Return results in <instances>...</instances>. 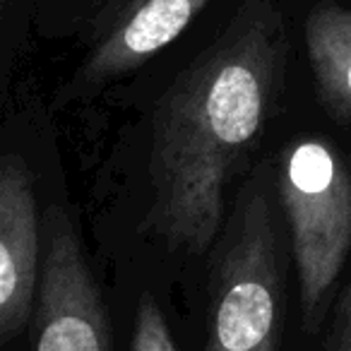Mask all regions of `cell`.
<instances>
[{
  "instance_id": "5b68a950",
  "label": "cell",
  "mask_w": 351,
  "mask_h": 351,
  "mask_svg": "<svg viewBox=\"0 0 351 351\" xmlns=\"http://www.w3.org/2000/svg\"><path fill=\"white\" fill-rule=\"evenodd\" d=\"M0 128V351H22L44 263V173L58 137L49 104L10 94Z\"/></svg>"
},
{
  "instance_id": "30bf717a",
  "label": "cell",
  "mask_w": 351,
  "mask_h": 351,
  "mask_svg": "<svg viewBox=\"0 0 351 351\" xmlns=\"http://www.w3.org/2000/svg\"><path fill=\"white\" fill-rule=\"evenodd\" d=\"M317 351H351V274L332 306Z\"/></svg>"
},
{
  "instance_id": "9c48e42d",
  "label": "cell",
  "mask_w": 351,
  "mask_h": 351,
  "mask_svg": "<svg viewBox=\"0 0 351 351\" xmlns=\"http://www.w3.org/2000/svg\"><path fill=\"white\" fill-rule=\"evenodd\" d=\"M41 0H0V101L12 92L17 63L25 53Z\"/></svg>"
},
{
  "instance_id": "8992f818",
  "label": "cell",
  "mask_w": 351,
  "mask_h": 351,
  "mask_svg": "<svg viewBox=\"0 0 351 351\" xmlns=\"http://www.w3.org/2000/svg\"><path fill=\"white\" fill-rule=\"evenodd\" d=\"M22 351H121L106 277L68 188L58 137L44 173V263Z\"/></svg>"
},
{
  "instance_id": "6da1fadb",
  "label": "cell",
  "mask_w": 351,
  "mask_h": 351,
  "mask_svg": "<svg viewBox=\"0 0 351 351\" xmlns=\"http://www.w3.org/2000/svg\"><path fill=\"white\" fill-rule=\"evenodd\" d=\"M298 104L287 17L272 0H243L108 142L89 191L99 263L145 265L186 298Z\"/></svg>"
},
{
  "instance_id": "7a4b0ae2",
  "label": "cell",
  "mask_w": 351,
  "mask_h": 351,
  "mask_svg": "<svg viewBox=\"0 0 351 351\" xmlns=\"http://www.w3.org/2000/svg\"><path fill=\"white\" fill-rule=\"evenodd\" d=\"M186 306L200 351H306L272 149L236 191Z\"/></svg>"
},
{
  "instance_id": "52a82bcc",
  "label": "cell",
  "mask_w": 351,
  "mask_h": 351,
  "mask_svg": "<svg viewBox=\"0 0 351 351\" xmlns=\"http://www.w3.org/2000/svg\"><path fill=\"white\" fill-rule=\"evenodd\" d=\"M121 351H200L181 289L145 265H101Z\"/></svg>"
},
{
  "instance_id": "3957f363",
  "label": "cell",
  "mask_w": 351,
  "mask_h": 351,
  "mask_svg": "<svg viewBox=\"0 0 351 351\" xmlns=\"http://www.w3.org/2000/svg\"><path fill=\"white\" fill-rule=\"evenodd\" d=\"M301 101L272 145L274 186L296 277L298 337L317 351L351 258V159L346 140Z\"/></svg>"
},
{
  "instance_id": "ba28073f",
  "label": "cell",
  "mask_w": 351,
  "mask_h": 351,
  "mask_svg": "<svg viewBox=\"0 0 351 351\" xmlns=\"http://www.w3.org/2000/svg\"><path fill=\"white\" fill-rule=\"evenodd\" d=\"M303 51L311 75V111L351 135V8L317 3L303 20Z\"/></svg>"
},
{
  "instance_id": "8fae6325",
  "label": "cell",
  "mask_w": 351,
  "mask_h": 351,
  "mask_svg": "<svg viewBox=\"0 0 351 351\" xmlns=\"http://www.w3.org/2000/svg\"><path fill=\"white\" fill-rule=\"evenodd\" d=\"M346 149H349V159H351V137L346 140Z\"/></svg>"
},
{
  "instance_id": "277c9868",
  "label": "cell",
  "mask_w": 351,
  "mask_h": 351,
  "mask_svg": "<svg viewBox=\"0 0 351 351\" xmlns=\"http://www.w3.org/2000/svg\"><path fill=\"white\" fill-rule=\"evenodd\" d=\"M212 0H41L34 29L73 41L77 63L51 94V111L94 106L181 39Z\"/></svg>"
}]
</instances>
